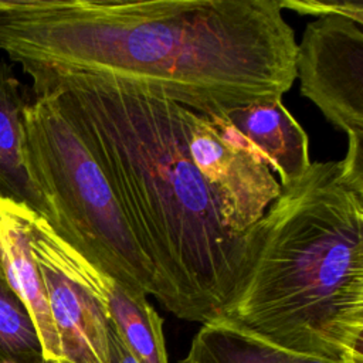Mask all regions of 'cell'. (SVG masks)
Here are the masks:
<instances>
[{
	"mask_svg": "<svg viewBox=\"0 0 363 363\" xmlns=\"http://www.w3.org/2000/svg\"><path fill=\"white\" fill-rule=\"evenodd\" d=\"M179 363H335L271 345L225 319L203 323Z\"/></svg>",
	"mask_w": 363,
	"mask_h": 363,
	"instance_id": "12",
	"label": "cell"
},
{
	"mask_svg": "<svg viewBox=\"0 0 363 363\" xmlns=\"http://www.w3.org/2000/svg\"><path fill=\"white\" fill-rule=\"evenodd\" d=\"M363 26L337 16L309 23L296 45L301 94L347 136L345 180L363 193Z\"/></svg>",
	"mask_w": 363,
	"mask_h": 363,
	"instance_id": "5",
	"label": "cell"
},
{
	"mask_svg": "<svg viewBox=\"0 0 363 363\" xmlns=\"http://www.w3.org/2000/svg\"><path fill=\"white\" fill-rule=\"evenodd\" d=\"M30 245L45 288L61 359L68 363H109V315L95 271L34 214Z\"/></svg>",
	"mask_w": 363,
	"mask_h": 363,
	"instance_id": "6",
	"label": "cell"
},
{
	"mask_svg": "<svg viewBox=\"0 0 363 363\" xmlns=\"http://www.w3.org/2000/svg\"><path fill=\"white\" fill-rule=\"evenodd\" d=\"M220 138L257 156L278 174L281 189L299 180L311 166L306 132L282 104V98L257 101L221 113Z\"/></svg>",
	"mask_w": 363,
	"mask_h": 363,
	"instance_id": "8",
	"label": "cell"
},
{
	"mask_svg": "<svg viewBox=\"0 0 363 363\" xmlns=\"http://www.w3.org/2000/svg\"><path fill=\"white\" fill-rule=\"evenodd\" d=\"M24 113L26 163L52 231L99 272L153 295L155 269L139 247L98 162L51 91Z\"/></svg>",
	"mask_w": 363,
	"mask_h": 363,
	"instance_id": "4",
	"label": "cell"
},
{
	"mask_svg": "<svg viewBox=\"0 0 363 363\" xmlns=\"http://www.w3.org/2000/svg\"><path fill=\"white\" fill-rule=\"evenodd\" d=\"M0 357L6 363H43L34 323L0 275Z\"/></svg>",
	"mask_w": 363,
	"mask_h": 363,
	"instance_id": "13",
	"label": "cell"
},
{
	"mask_svg": "<svg viewBox=\"0 0 363 363\" xmlns=\"http://www.w3.org/2000/svg\"><path fill=\"white\" fill-rule=\"evenodd\" d=\"M218 319L299 354L363 363V193L340 160L311 163L248 230Z\"/></svg>",
	"mask_w": 363,
	"mask_h": 363,
	"instance_id": "3",
	"label": "cell"
},
{
	"mask_svg": "<svg viewBox=\"0 0 363 363\" xmlns=\"http://www.w3.org/2000/svg\"><path fill=\"white\" fill-rule=\"evenodd\" d=\"M51 91L98 162L155 269L153 296L174 316H221L241 277L248 230L231 231L189 153L190 109L132 81L78 72L30 75Z\"/></svg>",
	"mask_w": 363,
	"mask_h": 363,
	"instance_id": "2",
	"label": "cell"
},
{
	"mask_svg": "<svg viewBox=\"0 0 363 363\" xmlns=\"http://www.w3.org/2000/svg\"><path fill=\"white\" fill-rule=\"evenodd\" d=\"M281 9H289L302 16L345 17L363 26V3L346 0H278Z\"/></svg>",
	"mask_w": 363,
	"mask_h": 363,
	"instance_id": "14",
	"label": "cell"
},
{
	"mask_svg": "<svg viewBox=\"0 0 363 363\" xmlns=\"http://www.w3.org/2000/svg\"><path fill=\"white\" fill-rule=\"evenodd\" d=\"M27 102L18 79L0 65V199L26 206L48 223V207L26 163L23 113Z\"/></svg>",
	"mask_w": 363,
	"mask_h": 363,
	"instance_id": "10",
	"label": "cell"
},
{
	"mask_svg": "<svg viewBox=\"0 0 363 363\" xmlns=\"http://www.w3.org/2000/svg\"><path fill=\"white\" fill-rule=\"evenodd\" d=\"M95 282L121 339L139 363H167L162 318L147 295L95 271Z\"/></svg>",
	"mask_w": 363,
	"mask_h": 363,
	"instance_id": "11",
	"label": "cell"
},
{
	"mask_svg": "<svg viewBox=\"0 0 363 363\" xmlns=\"http://www.w3.org/2000/svg\"><path fill=\"white\" fill-rule=\"evenodd\" d=\"M34 214L23 204L0 199V275L28 312L44 360H62L45 288L30 245Z\"/></svg>",
	"mask_w": 363,
	"mask_h": 363,
	"instance_id": "9",
	"label": "cell"
},
{
	"mask_svg": "<svg viewBox=\"0 0 363 363\" xmlns=\"http://www.w3.org/2000/svg\"><path fill=\"white\" fill-rule=\"evenodd\" d=\"M296 45L278 0H0V48L27 75L139 82L201 115L282 98Z\"/></svg>",
	"mask_w": 363,
	"mask_h": 363,
	"instance_id": "1",
	"label": "cell"
},
{
	"mask_svg": "<svg viewBox=\"0 0 363 363\" xmlns=\"http://www.w3.org/2000/svg\"><path fill=\"white\" fill-rule=\"evenodd\" d=\"M0 363H6V362H4V360L0 357Z\"/></svg>",
	"mask_w": 363,
	"mask_h": 363,
	"instance_id": "17",
	"label": "cell"
},
{
	"mask_svg": "<svg viewBox=\"0 0 363 363\" xmlns=\"http://www.w3.org/2000/svg\"><path fill=\"white\" fill-rule=\"evenodd\" d=\"M43 363H68L65 360H44Z\"/></svg>",
	"mask_w": 363,
	"mask_h": 363,
	"instance_id": "16",
	"label": "cell"
},
{
	"mask_svg": "<svg viewBox=\"0 0 363 363\" xmlns=\"http://www.w3.org/2000/svg\"><path fill=\"white\" fill-rule=\"evenodd\" d=\"M189 153L211 190L224 224L245 233L279 196L274 173L248 150L223 140L207 115L190 109Z\"/></svg>",
	"mask_w": 363,
	"mask_h": 363,
	"instance_id": "7",
	"label": "cell"
},
{
	"mask_svg": "<svg viewBox=\"0 0 363 363\" xmlns=\"http://www.w3.org/2000/svg\"><path fill=\"white\" fill-rule=\"evenodd\" d=\"M111 319V318H109ZM108 345H109V363H139L133 353L121 339L112 320L108 328Z\"/></svg>",
	"mask_w": 363,
	"mask_h": 363,
	"instance_id": "15",
	"label": "cell"
}]
</instances>
